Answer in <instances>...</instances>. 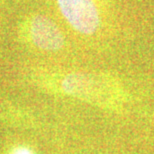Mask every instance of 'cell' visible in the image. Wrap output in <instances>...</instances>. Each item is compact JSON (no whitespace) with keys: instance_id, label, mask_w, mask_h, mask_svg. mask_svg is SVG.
Listing matches in <instances>:
<instances>
[{"instance_id":"6da1fadb","label":"cell","mask_w":154,"mask_h":154,"mask_svg":"<svg viewBox=\"0 0 154 154\" xmlns=\"http://www.w3.org/2000/svg\"><path fill=\"white\" fill-rule=\"evenodd\" d=\"M61 89L70 96L101 106L119 103V93L111 80L90 73L74 72L61 81Z\"/></svg>"},{"instance_id":"7a4b0ae2","label":"cell","mask_w":154,"mask_h":154,"mask_svg":"<svg viewBox=\"0 0 154 154\" xmlns=\"http://www.w3.org/2000/svg\"><path fill=\"white\" fill-rule=\"evenodd\" d=\"M58 8L69 25L81 34L97 31L100 16L94 0H57Z\"/></svg>"},{"instance_id":"3957f363","label":"cell","mask_w":154,"mask_h":154,"mask_svg":"<svg viewBox=\"0 0 154 154\" xmlns=\"http://www.w3.org/2000/svg\"><path fill=\"white\" fill-rule=\"evenodd\" d=\"M29 39L33 45L44 51H58L64 46V36L57 24L44 15L30 19L27 27Z\"/></svg>"},{"instance_id":"277c9868","label":"cell","mask_w":154,"mask_h":154,"mask_svg":"<svg viewBox=\"0 0 154 154\" xmlns=\"http://www.w3.org/2000/svg\"><path fill=\"white\" fill-rule=\"evenodd\" d=\"M10 154H33L32 150L25 146H17L12 150Z\"/></svg>"}]
</instances>
